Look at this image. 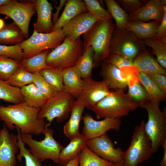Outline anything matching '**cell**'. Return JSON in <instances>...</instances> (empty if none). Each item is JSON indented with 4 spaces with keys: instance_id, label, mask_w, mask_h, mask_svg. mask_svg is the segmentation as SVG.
<instances>
[{
    "instance_id": "cell-13",
    "label": "cell",
    "mask_w": 166,
    "mask_h": 166,
    "mask_svg": "<svg viewBox=\"0 0 166 166\" xmlns=\"http://www.w3.org/2000/svg\"><path fill=\"white\" fill-rule=\"evenodd\" d=\"M86 145L102 159L113 163H123L124 152L121 148H115L108 135L105 134L88 139Z\"/></svg>"
},
{
    "instance_id": "cell-45",
    "label": "cell",
    "mask_w": 166,
    "mask_h": 166,
    "mask_svg": "<svg viewBox=\"0 0 166 166\" xmlns=\"http://www.w3.org/2000/svg\"><path fill=\"white\" fill-rule=\"evenodd\" d=\"M160 89L166 94V75L156 73H146Z\"/></svg>"
},
{
    "instance_id": "cell-39",
    "label": "cell",
    "mask_w": 166,
    "mask_h": 166,
    "mask_svg": "<svg viewBox=\"0 0 166 166\" xmlns=\"http://www.w3.org/2000/svg\"><path fill=\"white\" fill-rule=\"evenodd\" d=\"M33 73L26 70L21 65L9 79L5 82L12 86L21 88L33 83Z\"/></svg>"
},
{
    "instance_id": "cell-47",
    "label": "cell",
    "mask_w": 166,
    "mask_h": 166,
    "mask_svg": "<svg viewBox=\"0 0 166 166\" xmlns=\"http://www.w3.org/2000/svg\"><path fill=\"white\" fill-rule=\"evenodd\" d=\"M67 0H60L59 1L60 3L58 6H55L56 12L52 14V21L54 25L56 22L59 18V15L60 11L62 9L64 5H65Z\"/></svg>"
},
{
    "instance_id": "cell-41",
    "label": "cell",
    "mask_w": 166,
    "mask_h": 166,
    "mask_svg": "<svg viewBox=\"0 0 166 166\" xmlns=\"http://www.w3.org/2000/svg\"><path fill=\"white\" fill-rule=\"evenodd\" d=\"M33 83L47 100L57 93L51 88L40 72L33 73Z\"/></svg>"
},
{
    "instance_id": "cell-31",
    "label": "cell",
    "mask_w": 166,
    "mask_h": 166,
    "mask_svg": "<svg viewBox=\"0 0 166 166\" xmlns=\"http://www.w3.org/2000/svg\"><path fill=\"white\" fill-rule=\"evenodd\" d=\"M108 12L116 22L115 27L119 29H124L130 21L128 14L119 5L116 0H104Z\"/></svg>"
},
{
    "instance_id": "cell-52",
    "label": "cell",
    "mask_w": 166,
    "mask_h": 166,
    "mask_svg": "<svg viewBox=\"0 0 166 166\" xmlns=\"http://www.w3.org/2000/svg\"><path fill=\"white\" fill-rule=\"evenodd\" d=\"M110 166H125L123 163H113Z\"/></svg>"
},
{
    "instance_id": "cell-24",
    "label": "cell",
    "mask_w": 166,
    "mask_h": 166,
    "mask_svg": "<svg viewBox=\"0 0 166 166\" xmlns=\"http://www.w3.org/2000/svg\"><path fill=\"white\" fill-rule=\"evenodd\" d=\"M87 140L82 133L70 140L69 144L61 151L57 164L64 166L79 156L86 145Z\"/></svg>"
},
{
    "instance_id": "cell-18",
    "label": "cell",
    "mask_w": 166,
    "mask_h": 166,
    "mask_svg": "<svg viewBox=\"0 0 166 166\" xmlns=\"http://www.w3.org/2000/svg\"><path fill=\"white\" fill-rule=\"evenodd\" d=\"M165 0H150L140 8L128 14L130 21L138 20L144 22L156 21L160 22L163 19Z\"/></svg>"
},
{
    "instance_id": "cell-19",
    "label": "cell",
    "mask_w": 166,
    "mask_h": 166,
    "mask_svg": "<svg viewBox=\"0 0 166 166\" xmlns=\"http://www.w3.org/2000/svg\"><path fill=\"white\" fill-rule=\"evenodd\" d=\"M34 4L37 19L34 23V30L39 33L50 32L54 24L52 20V6L47 0H33Z\"/></svg>"
},
{
    "instance_id": "cell-4",
    "label": "cell",
    "mask_w": 166,
    "mask_h": 166,
    "mask_svg": "<svg viewBox=\"0 0 166 166\" xmlns=\"http://www.w3.org/2000/svg\"><path fill=\"white\" fill-rule=\"evenodd\" d=\"M83 53V41L80 37L73 40L66 37L63 42L50 52L46 64L51 68L63 69L75 66Z\"/></svg>"
},
{
    "instance_id": "cell-8",
    "label": "cell",
    "mask_w": 166,
    "mask_h": 166,
    "mask_svg": "<svg viewBox=\"0 0 166 166\" xmlns=\"http://www.w3.org/2000/svg\"><path fill=\"white\" fill-rule=\"evenodd\" d=\"M146 46L143 40L132 32L115 26L110 40L109 51L120 54L133 61Z\"/></svg>"
},
{
    "instance_id": "cell-23",
    "label": "cell",
    "mask_w": 166,
    "mask_h": 166,
    "mask_svg": "<svg viewBox=\"0 0 166 166\" xmlns=\"http://www.w3.org/2000/svg\"><path fill=\"white\" fill-rule=\"evenodd\" d=\"M85 107L82 102L77 100L72 107L71 116L64 128V132L70 140L81 134L79 131V124L82 119Z\"/></svg>"
},
{
    "instance_id": "cell-33",
    "label": "cell",
    "mask_w": 166,
    "mask_h": 166,
    "mask_svg": "<svg viewBox=\"0 0 166 166\" xmlns=\"http://www.w3.org/2000/svg\"><path fill=\"white\" fill-rule=\"evenodd\" d=\"M40 73L51 88L57 93L65 91L62 69L49 68L42 70Z\"/></svg>"
},
{
    "instance_id": "cell-9",
    "label": "cell",
    "mask_w": 166,
    "mask_h": 166,
    "mask_svg": "<svg viewBox=\"0 0 166 166\" xmlns=\"http://www.w3.org/2000/svg\"><path fill=\"white\" fill-rule=\"evenodd\" d=\"M75 98L65 90L57 93L48 99L41 108L38 114V119H45L49 126L55 118L59 123L62 122L69 117Z\"/></svg>"
},
{
    "instance_id": "cell-49",
    "label": "cell",
    "mask_w": 166,
    "mask_h": 166,
    "mask_svg": "<svg viewBox=\"0 0 166 166\" xmlns=\"http://www.w3.org/2000/svg\"><path fill=\"white\" fill-rule=\"evenodd\" d=\"M79 155L76 156L72 160L64 166H78L79 162ZM48 166H51L49 165Z\"/></svg>"
},
{
    "instance_id": "cell-6",
    "label": "cell",
    "mask_w": 166,
    "mask_h": 166,
    "mask_svg": "<svg viewBox=\"0 0 166 166\" xmlns=\"http://www.w3.org/2000/svg\"><path fill=\"white\" fill-rule=\"evenodd\" d=\"M144 123L143 120L134 128L130 145L124 152L123 164L125 166H137L152 156L151 142L144 130Z\"/></svg>"
},
{
    "instance_id": "cell-51",
    "label": "cell",
    "mask_w": 166,
    "mask_h": 166,
    "mask_svg": "<svg viewBox=\"0 0 166 166\" xmlns=\"http://www.w3.org/2000/svg\"><path fill=\"white\" fill-rule=\"evenodd\" d=\"M6 24L3 19L0 18V30L3 28Z\"/></svg>"
},
{
    "instance_id": "cell-16",
    "label": "cell",
    "mask_w": 166,
    "mask_h": 166,
    "mask_svg": "<svg viewBox=\"0 0 166 166\" xmlns=\"http://www.w3.org/2000/svg\"><path fill=\"white\" fill-rule=\"evenodd\" d=\"M17 135L10 133L5 124L0 130V166H15L18 152Z\"/></svg>"
},
{
    "instance_id": "cell-38",
    "label": "cell",
    "mask_w": 166,
    "mask_h": 166,
    "mask_svg": "<svg viewBox=\"0 0 166 166\" xmlns=\"http://www.w3.org/2000/svg\"><path fill=\"white\" fill-rule=\"evenodd\" d=\"M15 128L18 132L17 146L19 149V153L17 156V159L21 162L22 158H24L25 161V166H41V163L31 153L29 149L25 148V144L21 139L19 128L15 126Z\"/></svg>"
},
{
    "instance_id": "cell-21",
    "label": "cell",
    "mask_w": 166,
    "mask_h": 166,
    "mask_svg": "<svg viewBox=\"0 0 166 166\" xmlns=\"http://www.w3.org/2000/svg\"><path fill=\"white\" fill-rule=\"evenodd\" d=\"M132 66L139 72L156 73L166 75V69L157 62L151 54L145 49L137 55L132 61Z\"/></svg>"
},
{
    "instance_id": "cell-50",
    "label": "cell",
    "mask_w": 166,
    "mask_h": 166,
    "mask_svg": "<svg viewBox=\"0 0 166 166\" xmlns=\"http://www.w3.org/2000/svg\"><path fill=\"white\" fill-rule=\"evenodd\" d=\"M12 0H0V6L5 5L9 3Z\"/></svg>"
},
{
    "instance_id": "cell-46",
    "label": "cell",
    "mask_w": 166,
    "mask_h": 166,
    "mask_svg": "<svg viewBox=\"0 0 166 166\" xmlns=\"http://www.w3.org/2000/svg\"><path fill=\"white\" fill-rule=\"evenodd\" d=\"M156 40L162 42H166V6L164 7L162 20L157 29Z\"/></svg>"
},
{
    "instance_id": "cell-3",
    "label": "cell",
    "mask_w": 166,
    "mask_h": 166,
    "mask_svg": "<svg viewBox=\"0 0 166 166\" xmlns=\"http://www.w3.org/2000/svg\"><path fill=\"white\" fill-rule=\"evenodd\" d=\"M138 107L123 91H111L93 109L98 119L120 118Z\"/></svg>"
},
{
    "instance_id": "cell-43",
    "label": "cell",
    "mask_w": 166,
    "mask_h": 166,
    "mask_svg": "<svg viewBox=\"0 0 166 166\" xmlns=\"http://www.w3.org/2000/svg\"><path fill=\"white\" fill-rule=\"evenodd\" d=\"M103 61L111 64L119 69L125 66H132V61L115 53H110L108 57Z\"/></svg>"
},
{
    "instance_id": "cell-2",
    "label": "cell",
    "mask_w": 166,
    "mask_h": 166,
    "mask_svg": "<svg viewBox=\"0 0 166 166\" xmlns=\"http://www.w3.org/2000/svg\"><path fill=\"white\" fill-rule=\"evenodd\" d=\"M115 26L112 19L98 21L83 35V52L90 46L94 52L93 68L98 66L108 56L110 40Z\"/></svg>"
},
{
    "instance_id": "cell-32",
    "label": "cell",
    "mask_w": 166,
    "mask_h": 166,
    "mask_svg": "<svg viewBox=\"0 0 166 166\" xmlns=\"http://www.w3.org/2000/svg\"><path fill=\"white\" fill-rule=\"evenodd\" d=\"M50 52L49 49L45 50L30 58H23L21 63L23 67L32 73L39 72L42 70L50 67L46 64L47 55Z\"/></svg>"
},
{
    "instance_id": "cell-11",
    "label": "cell",
    "mask_w": 166,
    "mask_h": 166,
    "mask_svg": "<svg viewBox=\"0 0 166 166\" xmlns=\"http://www.w3.org/2000/svg\"><path fill=\"white\" fill-rule=\"evenodd\" d=\"M36 13L33 1L22 2L12 0L9 3L0 6V14L12 19L22 30L25 38L29 37V26L33 16Z\"/></svg>"
},
{
    "instance_id": "cell-22",
    "label": "cell",
    "mask_w": 166,
    "mask_h": 166,
    "mask_svg": "<svg viewBox=\"0 0 166 166\" xmlns=\"http://www.w3.org/2000/svg\"><path fill=\"white\" fill-rule=\"evenodd\" d=\"M65 90L77 99L82 90L84 81L75 66L62 69Z\"/></svg>"
},
{
    "instance_id": "cell-26",
    "label": "cell",
    "mask_w": 166,
    "mask_h": 166,
    "mask_svg": "<svg viewBox=\"0 0 166 166\" xmlns=\"http://www.w3.org/2000/svg\"><path fill=\"white\" fill-rule=\"evenodd\" d=\"M23 32L14 22L6 24L0 30V44L14 45L22 42L24 39Z\"/></svg>"
},
{
    "instance_id": "cell-20",
    "label": "cell",
    "mask_w": 166,
    "mask_h": 166,
    "mask_svg": "<svg viewBox=\"0 0 166 166\" xmlns=\"http://www.w3.org/2000/svg\"><path fill=\"white\" fill-rule=\"evenodd\" d=\"M88 12L86 6L81 0H68L64 10L50 32L62 28L67 22L79 14Z\"/></svg>"
},
{
    "instance_id": "cell-14",
    "label": "cell",
    "mask_w": 166,
    "mask_h": 166,
    "mask_svg": "<svg viewBox=\"0 0 166 166\" xmlns=\"http://www.w3.org/2000/svg\"><path fill=\"white\" fill-rule=\"evenodd\" d=\"M83 81L82 90L77 100L80 101L85 107L92 110L95 105L111 91L103 80L97 81L91 78L83 80Z\"/></svg>"
},
{
    "instance_id": "cell-1",
    "label": "cell",
    "mask_w": 166,
    "mask_h": 166,
    "mask_svg": "<svg viewBox=\"0 0 166 166\" xmlns=\"http://www.w3.org/2000/svg\"><path fill=\"white\" fill-rule=\"evenodd\" d=\"M40 109L32 106L25 101L6 106L0 105V119L7 128L13 130L15 126L21 133L39 135L43 134L48 128L45 119H38Z\"/></svg>"
},
{
    "instance_id": "cell-36",
    "label": "cell",
    "mask_w": 166,
    "mask_h": 166,
    "mask_svg": "<svg viewBox=\"0 0 166 166\" xmlns=\"http://www.w3.org/2000/svg\"><path fill=\"white\" fill-rule=\"evenodd\" d=\"M21 65L20 61L0 55V80L7 81Z\"/></svg>"
},
{
    "instance_id": "cell-48",
    "label": "cell",
    "mask_w": 166,
    "mask_h": 166,
    "mask_svg": "<svg viewBox=\"0 0 166 166\" xmlns=\"http://www.w3.org/2000/svg\"><path fill=\"white\" fill-rule=\"evenodd\" d=\"M164 149L162 159L160 163V166H166V140L163 143L162 146Z\"/></svg>"
},
{
    "instance_id": "cell-17",
    "label": "cell",
    "mask_w": 166,
    "mask_h": 166,
    "mask_svg": "<svg viewBox=\"0 0 166 166\" xmlns=\"http://www.w3.org/2000/svg\"><path fill=\"white\" fill-rule=\"evenodd\" d=\"M98 20L88 12L77 15L62 28L66 37L76 40L87 32Z\"/></svg>"
},
{
    "instance_id": "cell-29",
    "label": "cell",
    "mask_w": 166,
    "mask_h": 166,
    "mask_svg": "<svg viewBox=\"0 0 166 166\" xmlns=\"http://www.w3.org/2000/svg\"><path fill=\"white\" fill-rule=\"evenodd\" d=\"M94 57V51L89 46L83 52L75 66L83 80L91 78Z\"/></svg>"
},
{
    "instance_id": "cell-10",
    "label": "cell",
    "mask_w": 166,
    "mask_h": 166,
    "mask_svg": "<svg viewBox=\"0 0 166 166\" xmlns=\"http://www.w3.org/2000/svg\"><path fill=\"white\" fill-rule=\"evenodd\" d=\"M65 37L62 28L46 34L34 30L30 38L20 43L23 58H29L45 50L55 49L63 42Z\"/></svg>"
},
{
    "instance_id": "cell-7",
    "label": "cell",
    "mask_w": 166,
    "mask_h": 166,
    "mask_svg": "<svg viewBox=\"0 0 166 166\" xmlns=\"http://www.w3.org/2000/svg\"><path fill=\"white\" fill-rule=\"evenodd\" d=\"M53 132L52 129L48 128L43 134L44 139L40 141L33 139L31 135L21 133V136L23 142L29 146L31 153L40 163L49 159L57 164L59 154L64 147L54 138Z\"/></svg>"
},
{
    "instance_id": "cell-40",
    "label": "cell",
    "mask_w": 166,
    "mask_h": 166,
    "mask_svg": "<svg viewBox=\"0 0 166 166\" xmlns=\"http://www.w3.org/2000/svg\"><path fill=\"white\" fill-rule=\"evenodd\" d=\"M88 12L98 21H105L112 19L111 15L101 5L97 0H84Z\"/></svg>"
},
{
    "instance_id": "cell-25",
    "label": "cell",
    "mask_w": 166,
    "mask_h": 166,
    "mask_svg": "<svg viewBox=\"0 0 166 166\" xmlns=\"http://www.w3.org/2000/svg\"><path fill=\"white\" fill-rule=\"evenodd\" d=\"M160 23L156 21H130L125 29L132 32L142 40L148 38L156 39V30Z\"/></svg>"
},
{
    "instance_id": "cell-5",
    "label": "cell",
    "mask_w": 166,
    "mask_h": 166,
    "mask_svg": "<svg viewBox=\"0 0 166 166\" xmlns=\"http://www.w3.org/2000/svg\"><path fill=\"white\" fill-rule=\"evenodd\" d=\"M160 103L150 100L141 107L146 109L148 114L144 129L151 140L152 153L156 152L166 140V109L164 108L162 112Z\"/></svg>"
},
{
    "instance_id": "cell-30",
    "label": "cell",
    "mask_w": 166,
    "mask_h": 166,
    "mask_svg": "<svg viewBox=\"0 0 166 166\" xmlns=\"http://www.w3.org/2000/svg\"><path fill=\"white\" fill-rule=\"evenodd\" d=\"M20 92L24 101L36 108L41 109L47 100L33 83L21 88Z\"/></svg>"
},
{
    "instance_id": "cell-35",
    "label": "cell",
    "mask_w": 166,
    "mask_h": 166,
    "mask_svg": "<svg viewBox=\"0 0 166 166\" xmlns=\"http://www.w3.org/2000/svg\"><path fill=\"white\" fill-rule=\"evenodd\" d=\"M78 166H110L113 163L99 157L85 145L79 155Z\"/></svg>"
},
{
    "instance_id": "cell-34",
    "label": "cell",
    "mask_w": 166,
    "mask_h": 166,
    "mask_svg": "<svg viewBox=\"0 0 166 166\" xmlns=\"http://www.w3.org/2000/svg\"><path fill=\"white\" fill-rule=\"evenodd\" d=\"M0 99L4 101L17 104L24 101L20 88L12 86L0 80Z\"/></svg>"
},
{
    "instance_id": "cell-12",
    "label": "cell",
    "mask_w": 166,
    "mask_h": 166,
    "mask_svg": "<svg viewBox=\"0 0 166 166\" xmlns=\"http://www.w3.org/2000/svg\"><path fill=\"white\" fill-rule=\"evenodd\" d=\"M101 63V75L109 89L124 91L127 87L128 81L138 72L133 66L119 69L105 61Z\"/></svg>"
},
{
    "instance_id": "cell-28",
    "label": "cell",
    "mask_w": 166,
    "mask_h": 166,
    "mask_svg": "<svg viewBox=\"0 0 166 166\" xmlns=\"http://www.w3.org/2000/svg\"><path fill=\"white\" fill-rule=\"evenodd\" d=\"M136 77L146 90L151 101L160 102L166 99L164 93L146 73L138 72Z\"/></svg>"
},
{
    "instance_id": "cell-44",
    "label": "cell",
    "mask_w": 166,
    "mask_h": 166,
    "mask_svg": "<svg viewBox=\"0 0 166 166\" xmlns=\"http://www.w3.org/2000/svg\"><path fill=\"white\" fill-rule=\"evenodd\" d=\"M116 1L127 13L128 12L129 14H130L134 12L143 6L148 0H117Z\"/></svg>"
},
{
    "instance_id": "cell-15",
    "label": "cell",
    "mask_w": 166,
    "mask_h": 166,
    "mask_svg": "<svg viewBox=\"0 0 166 166\" xmlns=\"http://www.w3.org/2000/svg\"><path fill=\"white\" fill-rule=\"evenodd\" d=\"M84 125L81 133L87 139H90L102 135L110 130H118L121 124L120 118H109L97 121L92 116L86 113L82 117Z\"/></svg>"
},
{
    "instance_id": "cell-27",
    "label": "cell",
    "mask_w": 166,
    "mask_h": 166,
    "mask_svg": "<svg viewBox=\"0 0 166 166\" xmlns=\"http://www.w3.org/2000/svg\"><path fill=\"white\" fill-rule=\"evenodd\" d=\"M136 75L128 81L127 94L137 107H141L151 100L145 89L139 81Z\"/></svg>"
},
{
    "instance_id": "cell-42",
    "label": "cell",
    "mask_w": 166,
    "mask_h": 166,
    "mask_svg": "<svg viewBox=\"0 0 166 166\" xmlns=\"http://www.w3.org/2000/svg\"><path fill=\"white\" fill-rule=\"evenodd\" d=\"M0 55L21 61L23 54L20 43L11 45L0 44Z\"/></svg>"
},
{
    "instance_id": "cell-37",
    "label": "cell",
    "mask_w": 166,
    "mask_h": 166,
    "mask_svg": "<svg viewBox=\"0 0 166 166\" xmlns=\"http://www.w3.org/2000/svg\"><path fill=\"white\" fill-rule=\"evenodd\" d=\"M146 46L152 49V54L156 57V60L164 69H166V42L156 39L146 38L143 40Z\"/></svg>"
}]
</instances>
